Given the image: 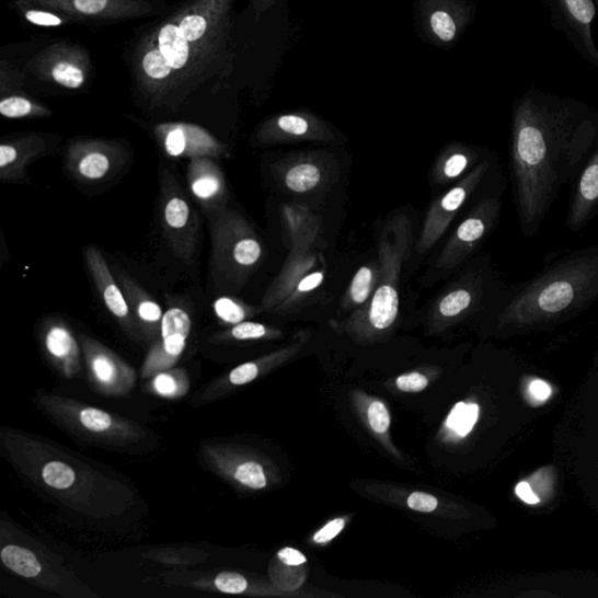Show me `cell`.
<instances>
[{
  "instance_id": "1",
  "label": "cell",
  "mask_w": 598,
  "mask_h": 598,
  "mask_svg": "<svg viewBox=\"0 0 598 598\" xmlns=\"http://www.w3.org/2000/svg\"><path fill=\"white\" fill-rule=\"evenodd\" d=\"M8 462L30 487L70 513L94 520L123 517L137 503L134 487L49 439L0 429Z\"/></svg>"
},
{
  "instance_id": "2",
  "label": "cell",
  "mask_w": 598,
  "mask_h": 598,
  "mask_svg": "<svg viewBox=\"0 0 598 598\" xmlns=\"http://www.w3.org/2000/svg\"><path fill=\"white\" fill-rule=\"evenodd\" d=\"M33 401L53 424L85 445L123 450L148 437V429L134 419L82 401L50 393L38 394Z\"/></svg>"
},
{
  "instance_id": "3",
  "label": "cell",
  "mask_w": 598,
  "mask_h": 598,
  "mask_svg": "<svg viewBox=\"0 0 598 598\" xmlns=\"http://www.w3.org/2000/svg\"><path fill=\"white\" fill-rule=\"evenodd\" d=\"M0 559L4 567L33 586L64 598L101 597L82 582L59 554L4 520L0 524Z\"/></svg>"
},
{
  "instance_id": "4",
  "label": "cell",
  "mask_w": 598,
  "mask_h": 598,
  "mask_svg": "<svg viewBox=\"0 0 598 598\" xmlns=\"http://www.w3.org/2000/svg\"><path fill=\"white\" fill-rule=\"evenodd\" d=\"M210 276L219 292L239 291L263 256V245L253 228L234 209L209 217Z\"/></svg>"
},
{
  "instance_id": "5",
  "label": "cell",
  "mask_w": 598,
  "mask_h": 598,
  "mask_svg": "<svg viewBox=\"0 0 598 598\" xmlns=\"http://www.w3.org/2000/svg\"><path fill=\"white\" fill-rule=\"evenodd\" d=\"M160 209L161 225L170 250L185 266L192 265L199 242V216L170 171L161 174Z\"/></svg>"
},
{
  "instance_id": "6",
  "label": "cell",
  "mask_w": 598,
  "mask_h": 598,
  "mask_svg": "<svg viewBox=\"0 0 598 598\" xmlns=\"http://www.w3.org/2000/svg\"><path fill=\"white\" fill-rule=\"evenodd\" d=\"M404 234H398L392 239L389 232L384 231L380 245V284L376 285L375 292L369 304L365 307V313L358 317H365L368 326L376 331L390 329L396 321L400 307L399 297V276L402 261L406 256L410 245V238Z\"/></svg>"
},
{
  "instance_id": "7",
  "label": "cell",
  "mask_w": 598,
  "mask_h": 598,
  "mask_svg": "<svg viewBox=\"0 0 598 598\" xmlns=\"http://www.w3.org/2000/svg\"><path fill=\"white\" fill-rule=\"evenodd\" d=\"M552 27L564 34L576 55L598 69V47L593 24L597 16L595 0H540Z\"/></svg>"
},
{
  "instance_id": "8",
  "label": "cell",
  "mask_w": 598,
  "mask_h": 598,
  "mask_svg": "<svg viewBox=\"0 0 598 598\" xmlns=\"http://www.w3.org/2000/svg\"><path fill=\"white\" fill-rule=\"evenodd\" d=\"M192 331V308L183 298H174L164 312L160 336L153 342L140 368V378L150 379L175 367L184 354Z\"/></svg>"
},
{
  "instance_id": "9",
  "label": "cell",
  "mask_w": 598,
  "mask_h": 598,
  "mask_svg": "<svg viewBox=\"0 0 598 598\" xmlns=\"http://www.w3.org/2000/svg\"><path fill=\"white\" fill-rule=\"evenodd\" d=\"M87 378L92 389L108 398L127 396L135 389V369L113 349L99 341L80 334L79 337Z\"/></svg>"
},
{
  "instance_id": "10",
  "label": "cell",
  "mask_w": 598,
  "mask_h": 598,
  "mask_svg": "<svg viewBox=\"0 0 598 598\" xmlns=\"http://www.w3.org/2000/svg\"><path fill=\"white\" fill-rule=\"evenodd\" d=\"M200 457L207 470L235 486L262 490L268 484L265 468L233 445L203 442Z\"/></svg>"
},
{
  "instance_id": "11",
  "label": "cell",
  "mask_w": 598,
  "mask_h": 598,
  "mask_svg": "<svg viewBox=\"0 0 598 598\" xmlns=\"http://www.w3.org/2000/svg\"><path fill=\"white\" fill-rule=\"evenodd\" d=\"M126 151L111 140L82 139L69 146L66 168L80 183H99L110 177Z\"/></svg>"
},
{
  "instance_id": "12",
  "label": "cell",
  "mask_w": 598,
  "mask_h": 598,
  "mask_svg": "<svg viewBox=\"0 0 598 598\" xmlns=\"http://www.w3.org/2000/svg\"><path fill=\"white\" fill-rule=\"evenodd\" d=\"M84 261L105 308L116 322L131 337H143L134 319L125 292H123L115 274H113L107 261H105L96 245H88L84 251Z\"/></svg>"
},
{
  "instance_id": "13",
  "label": "cell",
  "mask_w": 598,
  "mask_h": 598,
  "mask_svg": "<svg viewBox=\"0 0 598 598\" xmlns=\"http://www.w3.org/2000/svg\"><path fill=\"white\" fill-rule=\"evenodd\" d=\"M156 135L164 153L174 160L226 157L228 150L215 136L206 130L187 125H166L157 128Z\"/></svg>"
},
{
  "instance_id": "14",
  "label": "cell",
  "mask_w": 598,
  "mask_h": 598,
  "mask_svg": "<svg viewBox=\"0 0 598 598\" xmlns=\"http://www.w3.org/2000/svg\"><path fill=\"white\" fill-rule=\"evenodd\" d=\"M41 342L53 367L65 379L78 378L82 371V347L70 326L57 317L42 324Z\"/></svg>"
},
{
  "instance_id": "15",
  "label": "cell",
  "mask_w": 598,
  "mask_h": 598,
  "mask_svg": "<svg viewBox=\"0 0 598 598\" xmlns=\"http://www.w3.org/2000/svg\"><path fill=\"white\" fill-rule=\"evenodd\" d=\"M186 180L191 195L208 217L221 212L227 207L226 175L215 158L202 157L191 160Z\"/></svg>"
},
{
  "instance_id": "16",
  "label": "cell",
  "mask_w": 598,
  "mask_h": 598,
  "mask_svg": "<svg viewBox=\"0 0 598 598\" xmlns=\"http://www.w3.org/2000/svg\"><path fill=\"white\" fill-rule=\"evenodd\" d=\"M115 277L125 292L129 308L143 338L154 342L160 336L164 311L153 297L125 271L114 268Z\"/></svg>"
},
{
  "instance_id": "17",
  "label": "cell",
  "mask_w": 598,
  "mask_h": 598,
  "mask_svg": "<svg viewBox=\"0 0 598 598\" xmlns=\"http://www.w3.org/2000/svg\"><path fill=\"white\" fill-rule=\"evenodd\" d=\"M46 151V140L39 136L30 135L4 140L0 145V181L3 183L26 181L28 165Z\"/></svg>"
},
{
  "instance_id": "18",
  "label": "cell",
  "mask_w": 598,
  "mask_h": 598,
  "mask_svg": "<svg viewBox=\"0 0 598 598\" xmlns=\"http://www.w3.org/2000/svg\"><path fill=\"white\" fill-rule=\"evenodd\" d=\"M468 197L467 185H459L436 202L429 210L424 231H422L417 251L425 253L444 235L453 215L464 204Z\"/></svg>"
},
{
  "instance_id": "19",
  "label": "cell",
  "mask_w": 598,
  "mask_h": 598,
  "mask_svg": "<svg viewBox=\"0 0 598 598\" xmlns=\"http://www.w3.org/2000/svg\"><path fill=\"white\" fill-rule=\"evenodd\" d=\"M191 380L184 368L173 367L154 375L146 384L148 394L166 400H179L187 395Z\"/></svg>"
},
{
  "instance_id": "20",
  "label": "cell",
  "mask_w": 598,
  "mask_h": 598,
  "mask_svg": "<svg viewBox=\"0 0 598 598\" xmlns=\"http://www.w3.org/2000/svg\"><path fill=\"white\" fill-rule=\"evenodd\" d=\"M484 232L485 225L481 219L471 218L465 220L457 230L453 240L448 243L444 253L439 255L437 267L441 269L451 268L456 260L459 258L462 245L478 241L483 237Z\"/></svg>"
},
{
  "instance_id": "21",
  "label": "cell",
  "mask_w": 598,
  "mask_h": 598,
  "mask_svg": "<svg viewBox=\"0 0 598 598\" xmlns=\"http://www.w3.org/2000/svg\"><path fill=\"white\" fill-rule=\"evenodd\" d=\"M142 556L168 567L188 568L204 564L209 553L189 548H164L143 552Z\"/></svg>"
},
{
  "instance_id": "22",
  "label": "cell",
  "mask_w": 598,
  "mask_h": 598,
  "mask_svg": "<svg viewBox=\"0 0 598 598\" xmlns=\"http://www.w3.org/2000/svg\"><path fill=\"white\" fill-rule=\"evenodd\" d=\"M158 44L164 57L173 69L183 68L189 57L188 42L184 37L180 26L169 24L160 32Z\"/></svg>"
},
{
  "instance_id": "23",
  "label": "cell",
  "mask_w": 598,
  "mask_h": 598,
  "mask_svg": "<svg viewBox=\"0 0 598 598\" xmlns=\"http://www.w3.org/2000/svg\"><path fill=\"white\" fill-rule=\"evenodd\" d=\"M518 151L521 160L529 165H538L547 153L543 134L533 125H522L518 135Z\"/></svg>"
},
{
  "instance_id": "24",
  "label": "cell",
  "mask_w": 598,
  "mask_h": 598,
  "mask_svg": "<svg viewBox=\"0 0 598 598\" xmlns=\"http://www.w3.org/2000/svg\"><path fill=\"white\" fill-rule=\"evenodd\" d=\"M322 181V171L313 163H301L289 169L284 177L288 189L295 193H307L319 186Z\"/></svg>"
},
{
  "instance_id": "25",
  "label": "cell",
  "mask_w": 598,
  "mask_h": 598,
  "mask_svg": "<svg viewBox=\"0 0 598 598\" xmlns=\"http://www.w3.org/2000/svg\"><path fill=\"white\" fill-rule=\"evenodd\" d=\"M214 311L217 317V320L220 324L226 326H233L239 323L244 322L254 314L255 310L253 307L245 304L239 299L222 296L214 302Z\"/></svg>"
},
{
  "instance_id": "26",
  "label": "cell",
  "mask_w": 598,
  "mask_h": 598,
  "mask_svg": "<svg viewBox=\"0 0 598 598\" xmlns=\"http://www.w3.org/2000/svg\"><path fill=\"white\" fill-rule=\"evenodd\" d=\"M271 329L266 325L244 321L237 325L230 326L226 331L215 334L209 340L210 343L221 344L231 342L258 341L271 336Z\"/></svg>"
},
{
  "instance_id": "27",
  "label": "cell",
  "mask_w": 598,
  "mask_h": 598,
  "mask_svg": "<svg viewBox=\"0 0 598 598\" xmlns=\"http://www.w3.org/2000/svg\"><path fill=\"white\" fill-rule=\"evenodd\" d=\"M376 285L375 269L369 266L360 268L354 279H352L348 291L349 303L354 307L366 304L368 299H371Z\"/></svg>"
},
{
  "instance_id": "28",
  "label": "cell",
  "mask_w": 598,
  "mask_h": 598,
  "mask_svg": "<svg viewBox=\"0 0 598 598\" xmlns=\"http://www.w3.org/2000/svg\"><path fill=\"white\" fill-rule=\"evenodd\" d=\"M574 291L567 283H556L544 289L539 297V306L547 312H559L573 301Z\"/></svg>"
},
{
  "instance_id": "29",
  "label": "cell",
  "mask_w": 598,
  "mask_h": 598,
  "mask_svg": "<svg viewBox=\"0 0 598 598\" xmlns=\"http://www.w3.org/2000/svg\"><path fill=\"white\" fill-rule=\"evenodd\" d=\"M480 416V407L476 403L467 404L464 402L457 403L451 411L447 426L460 436H467Z\"/></svg>"
},
{
  "instance_id": "30",
  "label": "cell",
  "mask_w": 598,
  "mask_h": 598,
  "mask_svg": "<svg viewBox=\"0 0 598 598\" xmlns=\"http://www.w3.org/2000/svg\"><path fill=\"white\" fill-rule=\"evenodd\" d=\"M471 304V294L464 289H457L445 296L439 301L437 309L438 313L445 319H452L465 311Z\"/></svg>"
},
{
  "instance_id": "31",
  "label": "cell",
  "mask_w": 598,
  "mask_h": 598,
  "mask_svg": "<svg viewBox=\"0 0 598 598\" xmlns=\"http://www.w3.org/2000/svg\"><path fill=\"white\" fill-rule=\"evenodd\" d=\"M0 114L8 118H23L33 114H42L34 108L33 103L24 97L11 96L0 102Z\"/></svg>"
},
{
  "instance_id": "32",
  "label": "cell",
  "mask_w": 598,
  "mask_h": 598,
  "mask_svg": "<svg viewBox=\"0 0 598 598\" xmlns=\"http://www.w3.org/2000/svg\"><path fill=\"white\" fill-rule=\"evenodd\" d=\"M53 78H55L59 84L70 88V90H77V88H80L84 82L82 70L77 66L67 62H61L53 68Z\"/></svg>"
},
{
  "instance_id": "33",
  "label": "cell",
  "mask_w": 598,
  "mask_h": 598,
  "mask_svg": "<svg viewBox=\"0 0 598 598\" xmlns=\"http://www.w3.org/2000/svg\"><path fill=\"white\" fill-rule=\"evenodd\" d=\"M143 67L152 79H165L171 74L172 67L164 57L161 49H154L148 53L145 58Z\"/></svg>"
},
{
  "instance_id": "34",
  "label": "cell",
  "mask_w": 598,
  "mask_h": 598,
  "mask_svg": "<svg viewBox=\"0 0 598 598\" xmlns=\"http://www.w3.org/2000/svg\"><path fill=\"white\" fill-rule=\"evenodd\" d=\"M369 426L378 434H383L391 426V416L389 410L380 401H375L368 409Z\"/></svg>"
},
{
  "instance_id": "35",
  "label": "cell",
  "mask_w": 598,
  "mask_h": 598,
  "mask_svg": "<svg viewBox=\"0 0 598 598\" xmlns=\"http://www.w3.org/2000/svg\"><path fill=\"white\" fill-rule=\"evenodd\" d=\"M324 278L325 275L323 272H315L301 278L296 287V291L289 296L286 301L279 306V308L290 306L295 299L315 290L324 283Z\"/></svg>"
},
{
  "instance_id": "36",
  "label": "cell",
  "mask_w": 598,
  "mask_h": 598,
  "mask_svg": "<svg viewBox=\"0 0 598 598\" xmlns=\"http://www.w3.org/2000/svg\"><path fill=\"white\" fill-rule=\"evenodd\" d=\"M180 28L186 41L192 43L203 38L207 28V23L203 16L191 14L184 18Z\"/></svg>"
},
{
  "instance_id": "37",
  "label": "cell",
  "mask_w": 598,
  "mask_h": 598,
  "mask_svg": "<svg viewBox=\"0 0 598 598\" xmlns=\"http://www.w3.org/2000/svg\"><path fill=\"white\" fill-rule=\"evenodd\" d=\"M434 32L445 42H451L456 34V24L452 18L444 11L435 12L432 16Z\"/></svg>"
},
{
  "instance_id": "38",
  "label": "cell",
  "mask_w": 598,
  "mask_h": 598,
  "mask_svg": "<svg viewBox=\"0 0 598 598\" xmlns=\"http://www.w3.org/2000/svg\"><path fill=\"white\" fill-rule=\"evenodd\" d=\"M280 131L292 136H304L309 131V123L303 117L286 115L277 119Z\"/></svg>"
},
{
  "instance_id": "39",
  "label": "cell",
  "mask_w": 598,
  "mask_h": 598,
  "mask_svg": "<svg viewBox=\"0 0 598 598\" xmlns=\"http://www.w3.org/2000/svg\"><path fill=\"white\" fill-rule=\"evenodd\" d=\"M396 386L402 392L417 393L427 389L428 379L421 373H411L398 378Z\"/></svg>"
},
{
  "instance_id": "40",
  "label": "cell",
  "mask_w": 598,
  "mask_h": 598,
  "mask_svg": "<svg viewBox=\"0 0 598 598\" xmlns=\"http://www.w3.org/2000/svg\"><path fill=\"white\" fill-rule=\"evenodd\" d=\"M437 499L425 492H414L409 498V506L417 513L430 514L437 508Z\"/></svg>"
},
{
  "instance_id": "41",
  "label": "cell",
  "mask_w": 598,
  "mask_h": 598,
  "mask_svg": "<svg viewBox=\"0 0 598 598\" xmlns=\"http://www.w3.org/2000/svg\"><path fill=\"white\" fill-rule=\"evenodd\" d=\"M582 193L589 202L598 198V165H591L585 172L582 181Z\"/></svg>"
},
{
  "instance_id": "42",
  "label": "cell",
  "mask_w": 598,
  "mask_h": 598,
  "mask_svg": "<svg viewBox=\"0 0 598 598\" xmlns=\"http://www.w3.org/2000/svg\"><path fill=\"white\" fill-rule=\"evenodd\" d=\"M344 519L332 520L314 534L313 540L315 543H326L336 538L344 530Z\"/></svg>"
},
{
  "instance_id": "43",
  "label": "cell",
  "mask_w": 598,
  "mask_h": 598,
  "mask_svg": "<svg viewBox=\"0 0 598 598\" xmlns=\"http://www.w3.org/2000/svg\"><path fill=\"white\" fill-rule=\"evenodd\" d=\"M467 165L468 158L464 154L457 153L446 162L444 173L447 179H456L465 170Z\"/></svg>"
},
{
  "instance_id": "44",
  "label": "cell",
  "mask_w": 598,
  "mask_h": 598,
  "mask_svg": "<svg viewBox=\"0 0 598 598\" xmlns=\"http://www.w3.org/2000/svg\"><path fill=\"white\" fill-rule=\"evenodd\" d=\"M26 18L28 22L39 26H59L62 23L59 16L41 11H30Z\"/></svg>"
},
{
  "instance_id": "45",
  "label": "cell",
  "mask_w": 598,
  "mask_h": 598,
  "mask_svg": "<svg viewBox=\"0 0 598 598\" xmlns=\"http://www.w3.org/2000/svg\"><path fill=\"white\" fill-rule=\"evenodd\" d=\"M277 555L288 566H301L307 562V557L301 552L289 548L280 550Z\"/></svg>"
},
{
  "instance_id": "46",
  "label": "cell",
  "mask_w": 598,
  "mask_h": 598,
  "mask_svg": "<svg viewBox=\"0 0 598 598\" xmlns=\"http://www.w3.org/2000/svg\"><path fill=\"white\" fill-rule=\"evenodd\" d=\"M107 4L108 0H74L76 8L85 14L100 13Z\"/></svg>"
},
{
  "instance_id": "47",
  "label": "cell",
  "mask_w": 598,
  "mask_h": 598,
  "mask_svg": "<svg viewBox=\"0 0 598 598\" xmlns=\"http://www.w3.org/2000/svg\"><path fill=\"white\" fill-rule=\"evenodd\" d=\"M517 496L527 504L536 505L540 502L529 483L521 482L516 487Z\"/></svg>"
},
{
  "instance_id": "48",
  "label": "cell",
  "mask_w": 598,
  "mask_h": 598,
  "mask_svg": "<svg viewBox=\"0 0 598 598\" xmlns=\"http://www.w3.org/2000/svg\"><path fill=\"white\" fill-rule=\"evenodd\" d=\"M530 392L534 398L541 401L548 400L552 394L551 387L542 380L533 381L530 386Z\"/></svg>"
},
{
  "instance_id": "49",
  "label": "cell",
  "mask_w": 598,
  "mask_h": 598,
  "mask_svg": "<svg viewBox=\"0 0 598 598\" xmlns=\"http://www.w3.org/2000/svg\"><path fill=\"white\" fill-rule=\"evenodd\" d=\"M595 4H596V8H597V13H598V0H595Z\"/></svg>"
}]
</instances>
